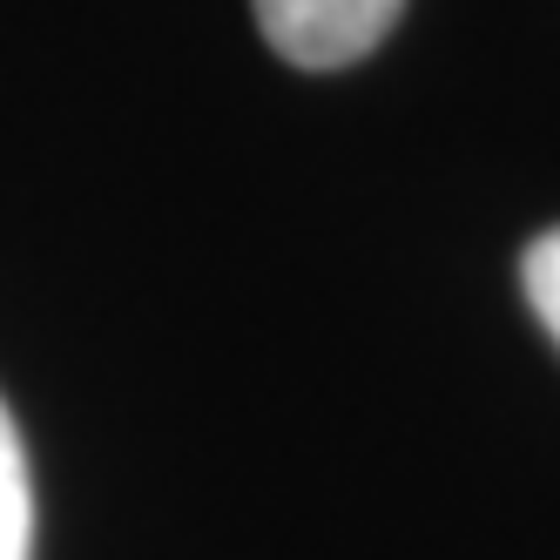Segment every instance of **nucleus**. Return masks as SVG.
I'll list each match as a JSON object with an SVG mask.
<instances>
[{
  "label": "nucleus",
  "instance_id": "1",
  "mask_svg": "<svg viewBox=\"0 0 560 560\" xmlns=\"http://www.w3.org/2000/svg\"><path fill=\"white\" fill-rule=\"evenodd\" d=\"M250 8L264 42L291 68H351L392 34L406 0H250Z\"/></svg>",
  "mask_w": 560,
  "mask_h": 560
},
{
  "label": "nucleus",
  "instance_id": "2",
  "mask_svg": "<svg viewBox=\"0 0 560 560\" xmlns=\"http://www.w3.org/2000/svg\"><path fill=\"white\" fill-rule=\"evenodd\" d=\"M27 553H34V479H27L21 425L0 398V560H27Z\"/></svg>",
  "mask_w": 560,
  "mask_h": 560
},
{
  "label": "nucleus",
  "instance_id": "3",
  "mask_svg": "<svg viewBox=\"0 0 560 560\" xmlns=\"http://www.w3.org/2000/svg\"><path fill=\"white\" fill-rule=\"evenodd\" d=\"M520 284H527V304L547 325V338L560 345V230H547L540 244L520 257Z\"/></svg>",
  "mask_w": 560,
  "mask_h": 560
}]
</instances>
